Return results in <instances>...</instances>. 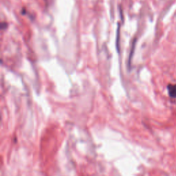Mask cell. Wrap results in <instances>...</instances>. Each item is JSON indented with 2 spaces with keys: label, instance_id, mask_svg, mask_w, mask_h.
I'll list each match as a JSON object with an SVG mask.
<instances>
[{
  "label": "cell",
  "instance_id": "6da1fadb",
  "mask_svg": "<svg viewBox=\"0 0 176 176\" xmlns=\"http://www.w3.org/2000/svg\"><path fill=\"white\" fill-rule=\"evenodd\" d=\"M167 88L169 96L171 97V98H176V84L169 85Z\"/></svg>",
  "mask_w": 176,
  "mask_h": 176
},
{
  "label": "cell",
  "instance_id": "7a4b0ae2",
  "mask_svg": "<svg viewBox=\"0 0 176 176\" xmlns=\"http://www.w3.org/2000/svg\"><path fill=\"white\" fill-rule=\"evenodd\" d=\"M136 39H134V41H133V44H132V48H131L129 56V60H128V65H129V67H130V65H131V62H132L133 55H134V53L135 46H136Z\"/></svg>",
  "mask_w": 176,
  "mask_h": 176
},
{
  "label": "cell",
  "instance_id": "3957f363",
  "mask_svg": "<svg viewBox=\"0 0 176 176\" xmlns=\"http://www.w3.org/2000/svg\"><path fill=\"white\" fill-rule=\"evenodd\" d=\"M120 30H121V26L120 24H118V28H117V32H116V47H117V50L119 52V44H120Z\"/></svg>",
  "mask_w": 176,
  "mask_h": 176
},
{
  "label": "cell",
  "instance_id": "277c9868",
  "mask_svg": "<svg viewBox=\"0 0 176 176\" xmlns=\"http://www.w3.org/2000/svg\"><path fill=\"white\" fill-rule=\"evenodd\" d=\"M8 27V24L5 21H2L0 25V28H1V30H5V29L7 28Z\"/></svg>",
  "mask_w": 176,
  "mask_h": 176
}]
</instances>
